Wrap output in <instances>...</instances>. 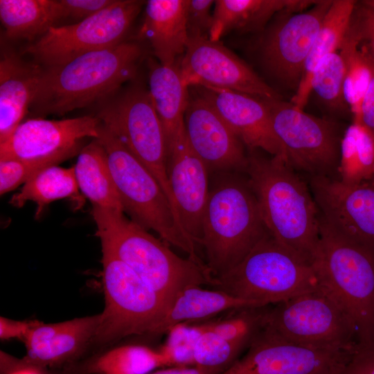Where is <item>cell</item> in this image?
<instances>
[{"label": "cell", "mask_w": 374, "mask_h": 374, "mask_svg": "<svg viewBox=\"0 0 374 374\" xmlns=\"http://www.w3.org/2000/svg\"><path fill=\"white\" fill-rule=\"evenodd\" d=\"M97 139L105 150L123 212L146 230L156 232L165 243L186 252L194 261L203 263L196 253V243L183 229L156 179L102 123Z\"/></svg>", "instance_id": "obj_6"}, {"label": "cell", "mask_w": 374, "mask_h": 374, "mask_svg": "<svg viewBox=\"0 0 374 374\" xmlns=\"http://www.w3.org/2000/svg\"><path fill=\"white\" fill-rule=\"evenodd\" d=\"M179 67L188 87H209L264 99H281L244 62L208 37H189Z\"/></svg>", "instance_id": "obj_15"}, {"label": "cell", "mask_w": 374, "mask_h": 374, "mask_svg": "<svg viewBox=\"0 0 374 374\" xmlns=\"http://www.w3.org/2000/svg\"><path fill=\"white\" fill-rule=\"evenodd\" d=\"M42 66L14 52H3L0 61V143L22 123L34 99Z\"/></svg>", "instance_id": "obj_22"}, {"label": "cell", "mask_w": 374, "mask_h": 374, "mask_svg": "<svg viewBox=\"0 0 374 374\" xmlns=\"http://www.w3.org/2000/svg\"><path fill=\"white\" fill-rule=\"evenodd\" d=\"M348 31L374 67V8L362 1L356 3Z\"/></svg>", "instance_id": "obj_39"}, {"label": "cell", "mask_w": 374, "mask_h": 374, "mask_svg": "<svg viewBox=\"0 0 374 374\" xmlns=\"http://www.w3.org/2000/svg\"><path fill=\"white\" fill-rule=\"evenodd\" d=\"M374 136L361 123L353 122L345 131L340 144L338 172L348 184L367 181L373 175Z\"/></svg>", "instance_id": "obj_32"}, {"label": "cell", "mask_w": 374, "mask_h": 374, "mask_svg": "<svg viewBox=\"0 0 374 374\" xmlns=\"http://www.w3.org/2000/svg\"><path fill=\"white\" fill-rule=\"evenodd\" d=\"M356 1L335 0L326 12L306 60L301 82L291 103L303 109L312 93L313 73L328 55L340 50L347 34Z\"/></svg>", "instance_id": "obj_25"}, {"label": "cell", "mask_w": 374, "mask_h": 374, "mask_svg": "<svg viewBox=\"0 0 374 374\" xmlns=\"http://www.w3.org/2000/svg\"><path fill=\"white\" fill-rule=\"evenodd\" d=\"M264 329L302 346L354 351V328L340 306L322 287L273 304Z\"/></svg>", "instance_id": "obj_10"}, {"label": "cell", "mask_w": 374, "mask_h": 374, "mask_svg": "<svg viewBox=\"0 0 374 374\" xmlns=\"http://www.w3.org/2000/svg\"><path fill=\"white\" fill-rule=\"evenodd\" d=\"M272 304L235 308L204 321L211 330L227 340L248 348L265 326Z\"/></svg>", "instance_id": "obj_34"}, {"label": "cell", "mask_w": 374, "mask_h": 374, "mask_svg": "<svg viewBox=\"0 0 374 374\" xmlns=\"http://www.w3.org/2000/svg\"><path fill=\"white\" fill-rule=\"evenodd\" d=\"M100 121L90 115L63 120L30 118L0 143V161L80 152L84 139H98Z\"/></svg>", "instance_id": "obj_17"}, {"label": "cell", "mask_w": 374, "mask_h": 374, "mask_svg": "<svg viewBox=\"0 0 374 374\" xmlns=\"http://www.w3.org/2000/svg\"><path fill=\"white\" fill-rule=\"evenodd\" d=\"M362 2L374 8V0H366Z\"/></svg>", "instance_id": "obj_47"}, {"label": "cell", "mask_w": 374, "mask_h": 374, "mask_svg": "<svg viewBox=\"0 0 374 374\" xmlns=\"http://www.w3.org/2000/svg\"><path fill=\"white\" fill-rule=\"evenodd\" d=\"M79 190L74 167L66 168L55 165L31 177L19 192L12 195L9 203L21 208L28 201L35 202V217L38 218L47 205L57 199L66 198L74 202L75 208L81 207L83 198Z\"/></svg>", "instance_id": "obj_31"}, {"label": "cell", "mask_w": 374, "mask_h": 374, "mask_svg": "<svg viewBox=\"0 0 374 374\" xmlns=\"http://www.w3.org/2000/svg\"><path fill=\"white\" fill-rule=\"evenodd\" d=\"M148 374H213L209 371L197 366L190 367H168L161 370L152 371Z\"/></svg>", "instance_id": "obj_46"}, {"label": "cell", "mask_w": 374, "mask_h": 374, "mask_svg": "<svg viewBox=\"0 0 374 374\" xmlns=\"http://www.w3.org/2000/svg\"><path fill=\"white\" fill-rule=\"evenodd\" d=\"M195 87L250 151L261 149L287 163L284 147L274 130L265 99L228 89Z\"/></svg>", "instance_id": "obj_20"}, {"label": "cell", "mask_w": 374, "mask_h": 374, "mask_svg": "<svg viewBox=\"0 0 374 374\" xmlns=\"http://www.w3.org/2000/svg\"><path fill=\"white\" fill-rule=\"evenodd\" d=\"M310 187L320 217L346 236L374 249V187L312 176Z\"/></svg>", "instance_id": "obj_16"}, {"label": "cell", "mask_w": 374, "mask_h": 374, "mask_svg": "<svg viewBox=\"0 0 374 374\" xmlns=\"http://www.w3.org/2000/svg\"><path fill=\"white\" fill-rule=\"evenodd\" d=\"M312 265L321 287L350 320L358 346L374 340V249L337 231L319 216Z\"/></svg>", "instance_id": "obj_4"}, {"label": "cell", "mask_w": 374, "mask_h": 374, "mask_svg": "<svg viewBox=\"0 0 374 374\" xmlns=\"http://www.w3.org/2000/svg\"><path fill=\"white\" fill-rule=\"evenodd\" d=\"M374 175V166H373V175ZM372 175V176H373Z\"/></svg>", "instance_id": "obj_49"}, {"label": "cell", "mask_w": 374, "mask_h": 374, "mask_svg": "<svg viewBox=\"0 0 374 374\" xmlns=\"http://www.w3.org/2000/svg\"><path fill=\"white\" fill-rule=\"evenodd\" d=\"M6 35L33 42L62 19L59 0H0Z\"/></svg>", "instance_id": "obj_29"}, {"label": "cell", "mask_w": 374, "mask_h": 374, "mask_svg": "<svg viewBox=\"0 0 374 374\" xmlns=\"http://www.w3.org/2000/svg\"><path fill=\"white\" fill-rule=\"evenodd\" d=\"M265 100L289 165L313 176L338 170L341 139L337 124L307 114L291 102Z\"/></svg>", "instance_id": "obj_12"}, {"label": "cell", "mask_w": 374, "mask_h": 374, "mask_svg": "<svg viewBox=\"0 0 374 374\" xmlns=\"http://www.w3.org/2000/svg\"><path fill=\"white\" fill-rule=\"evenodd\" d=\"M244 349L205 326L194 347L195 366L220 374L239 359Z\"/></svg>", "instance_id": "obj_36"}, {"label": "cell", "mask_w": 374, "mask_h": 374, "mask_svg": "<svg viewBox=\"0 0 374 374\" xmlns=\"http://www.w3.org/2000/svg\"><path fill=\"white\" fill-rule=\"evenodd\" d=\"M143 55L139 44L125 41L60 65L42 67L30 109L42 118L100 103L135 79Z\"/></svg>", "instance_id": "obj_1"}, {"label": "cell", "mask_w": 374, "mask_h": 374, "mask_svg": "<svg viewBox=\"0 0 374 374\" xmlns=\"http://www.w3.org/2000/svg\"><path fill=\"white\" fill-rule=\"evenodd\" d=\"M186 139L208 170H246L243 143L216 109L196 91L184 115Z\"/></svg>", "instance_id": "obj_18"}, {"label": "cell", "mask_w": 374, "mask_h": 374, "mask_svg": "<svg viewBox=\"0 0 374 374\" xmlns=\"http://www.w3.org/2000/svg\"><path fill=\"white\" fill-rule=\"evenodd\" d=\"M220 374H339L354 351L302 346L265 329Z\"/></svg>", "instance_id": "obj_13"}, {"label": "cell", "mask_w": 374, "mask_h": 374, "mask_svg": "<svg viewBox=\"0 0 374 374\" xmlns=\"http://www.w3.org/2000/svg\"><path fill=\"white\" fill-rule=\"evenodd\" d=\"M73 167L79 189L93 206L123 211L105 150L97 139L81 149Z\"/></svg>", "instance_id": "obj_28"}, {"label": "cell", "mask_w": 374, "mask_h": 374, "mask_svg": "<svg viewBox=\"0 0 374 374\" xmlns=\"http://www.w3.org/2000/svg\"><path fill=\"white\" fill-rule=\"evenodd\" d=\"M167 170L181 224L200 244L203 215L208 199V168L191 148L184 127L168 144Z\"/></svg>", "instance_id": "obj_19"}, {"label": "cell", "mask_w": 374, "mask_h": 374, "mask_svg": "<svg viewBox=\"0 0 374 374\" xmlns=\"http://www.w3.org/2000/svg\"><path fill=\"white\" fill-rule=\"evenodd\" d=\"M252 305H264L242 299L224 291L191 285L182 290L159 325L155 335H161L182 323L200 322L231 310Z\"/></svg>", "instance_id": "obj_26"}, {"label": "cell", "mask_w": 374, "mask_h": 374, "mask_svg": "<svg viewBox=\"0 0 374 374\" xmlns=\"http://www.w3.org/2000/svg\"><path fill=\"white\" fill-rule=\"evenodd\" d=\"M102 251L129 266L169 307L178 294L191 285H211L206 265L175 254L163 242L123 215V211L93 206Z\"/></svg>", "instance_id": "obj_3"}, {"label": "cell", "mask_w": 374, "mask_h": 374, "mask_svg": "<svg viewBox=\"0 0 374 374\" xmlns=\"http://www.w3.org/2000/svg\"><path fill=\"white\" fill-rule=\"evenodd\" d=\"M211 286L264 305L321 287L312 265L280 244L269 233L232 269L214 277Z\"/></svg>", "instance_id": "obj_7"}, {"label": "cell", "mask_w": 374, "mask_h": 374, "mask_svg": "<svg viewBox=\"0 0 374 374\" xmlns=\"http://www.w3.org/2000/svg\"><path fill=\"white\" fill-rule=\"evenodd\" d=\"M75 154L63 152L45 157L0 161V194L4 195L26 183L34 175Z\"/></svg>", "instance_id": "obj_38"}, {"label": "cell", "mask_w": 374, "mask_h": 374, "mask_svg": "<svg viewBox=\"0 0 374 374\" xmlns=\"http://www.w3.org/2000/svg\"><path fill=\"white\" fill-rule=\"evenodd\" d=\"M102 253L105 308L94 344L107 346L132 335H155L169 307L129 266Z\"/></svg>", "instance_id": "obj_8"}, {"label": "cell", "mask_w": 374, "mask_h": 374, "mask_svg": "<svg viewBox=\"0 0 374 374\" xmlns=\"http://www.w3.org/2000/svg\"><path fill=\"white\" fill-rule=\"evenodd\" d=\"M204 330V321L182 323L170 328L166 343L159 349L165 367L195 366L194 347Z\"/></svg>", "instance_id": "obj_37"}, {"label": "cell", "mask_w": 374, "mask_h": 374, "mask_svg": "<svg viewBox=\"0 0 374 374\" xmlns=\"http://www.w3.org/2000/svg\"><path fill=\"white\" fill-rule=\"evenodd\" d=\"M372 67L373 75L362 102L359 123L374 136V67Z\"/></svg>", "instance_id": "obj_45"}, {"label": "cell", "mask_w": 374, "mask_h": 374, "mask_svg": "<svg viewBox=\"0 0 374 374\" xmlns=\"http://www.w3.org/2000/svg\"><path fill=\"white\" fill-rule=\"evenodd\" d=\"M38 320H13L1 317L0 339L1 341L20 339L24 341L28 332L37 325Z\"/></svg>", "instance_id": "obj_43"}, {"label": "cell", "mask_w": 374, "mask_h": 374, "mask_svg": "<svg viewBox=\"0 0 374 374\" xmlns=\"http://www.w3.org/2000/svg\"><path fill=\"white\" fill-rule=\"evenodd\" d=\"M1 371L3 374H44L43 369L26 364L1 352Z\"/></svg>", "instance_id": "obj_44"}, {"label": "cell", "mask_w": 374, "mask_h": 374, "mask_svg": "<svg viewBox=\"0 0 374 374\" xmlns=\"http://www.w3.org/2000/svg\"><path fill=\"white\" fill-rule=\"evenodd\" d=\"M114 0H59L62 19H72L76 22L89 18L105 9Z\"/></svg>", "instance_id": "obj_41"}, {"label": "cell", "mask_w": 374, "mask_h": 374, "mask_svg": "<svg viewBox=\"0 0 374 374\" xmlns=\"http://www.w3.org/2000/svg\"><path fill=\"white\" fill-rule=\"evenodd\" d=\"M183 82L179 65L152 69L149 93L161 123L167 145L184 127V115L190 93Z\"/></svg>", "instance_id": "obj_27"}, {"label": "cell", "mask_w": 374, "mask_h": 374, "mask_svg": "<svg viewBox=\"0 0 374 374\" xmlns=\"http://www.w3.org/2000/svg\"><path fill=\"white\" fill-rule=\"evenodd\" d=\"M339 374H374V340L359 345Z\"/></svg>", "instance_id": "obj_42"}, {"label": "cell", "mask_w": 374, "mask_h": 374, "mask_svg": "<svg viewBox=\"0 0 374 374\" xmlns=\"http://www.w3.org/2000/svg\"><path fill=\"white\" fill-rule=\"evenodd\" d=\"M332 1L317 2L308 9L282 18L265 34L260 44L267 72L290 88H298L305 64Z\"/></svg>", "instance_id": "obj_14"}, {"label": "cell", "mask_w": 374, "mask_h": 374, "mask_svg": "<svg viewBox=\"0 0 374 374\" xmlns=\"http://www.w3.org/2000/svg\"><path fill=\"white\" fill-rule=\"evenodd\" d=\"M160 367H165V364L159 349L124 344L67 366L66 374H148Z\"/></svg>", "instance_id": "obj_30"}, {"label": "cell", "mask_w": 374, "mask_h": 374, "mask_svg": "<svg viewBox=\"0 0 374 374\" xmlns=\"http://www.w3.org/2000/svg\"><path fill=\"white\" fill-rule=\"evenodd\" d=\"M188 0H150L145 3L140 37L148 41L159 64L171 66L184 55L188 41Z\"/></svg>", "instance_id": "obj_23"}, {"label": "cell", "mask_w": 374, "mask_h": 374, "mask_svg": "<svg viewBox=\"0 0 374 374\" xmlns=\"http://www.w3.org/2000/svg\"><path fill=\"white\" fill-rule=\"evenodd\" d=\"M100 313L58 323L39 321L23 342L28 364L41 369L71 365L94 344Z\"/></svg>", "instance_id": "obj_21"}, {"label": "cell", "mask_w": 374, "mask_h": 374, "mask_svg": "<svg viewBox=\"0 0 374 374\" xmlns=\"http://www.w3.org/2000/svg\"><path fill=\"white\" fill-rule=\"evenodd\" d=\"M345 72V61L339 51L323 59L313 73L312 91L331 110H341L347 105L344 97Z\"/></svg>", "instance_id": "obj_35"}, {"label": "cell", "mask_w": 374, "mask_h": 374, "mask_svg": "<svg viewBox=\"0 0 374 374\" xmlns=\"http://www.w3.org/2000/svg\"><path fill=\"white\" fill-rule=\"evenodd\" d=\"M366 181H367L371 186L374 187V175Z\"/></svg>", "instance_id": "obj_48"}, {"label": "cell", "mask_w": 374, "mask_h": 374, "mask_svg": "<svg viewBox=\"0 0 374 374\" xmlns=\"http://www.w3.org/2000/svg\"><path fill=\"white\" fill-rule=\"evenodd\" d=\"M346 66L344 97L352 115L353 122L360 123L362 105L369 86L373 67L358 46L356 38L348 32L339 50Z\"/></svg>", "instance_id": "obj_33"}, {"label": "cell", "mask_w": 374, "mask_h": 374, "mask_svg": "<svg viewBox=\"0 0 374 374\" xmlns=\"http://www.w3.org/2000/svg\"><path fill=\"white\" fill-rule=\"evenodd\" d=\"M268 233L248 181L228 177L209 191L200 244L213 278L232 269Z\"/></svg>", "instance_id": "obj_5"}, {"label": "cell", "mask_w": 374, "mask_h": 374, "mask_svg": "<svg viewBox=\"0 0 374 374\" xmlns=\"http://www.w3.org/2000/svg\"><path fill=\"white\" fill-rule=\"evenodd\" d=\"M96 116L156 179L179 221L168 176L166 139L149 90L135 84L118 91L98 103Z\"/></svg>", "instance_id": "obj_9"}, {"label": "cell", "mask_w": 374, "mask_h": 374, "mask_svg": "<svg viewBox=\"0 0 374 374\" xmlns=\"http://www.w3.org/2000/svg\"><path fill=\"white\" fill-rule=\"evenodd\" d=\"M317 1L309 0H216L208 38L214 42L233 30L254 32L264 28L277 13L304 11Z\"/></svg>", "instance_id": "obj_24"}, {"label": "cell", "mask_w": 374, "mask_h": 374, "mask_svg": "<svg viewBox=\"0 0 374 374\" xmlns=\"http://www.w3.org/2000/svg\"><path fill=\"white\" fill-rule=\"evenodd\" d=\"M144 1L114 0L84 20L51 27L30 42L24 53L42 67L66 63L80 55L109 48L125 41Z\"/></svg>", "instance_id": "obj_11"}, {"label": "cell", "mask_w": 374, "mask_h": 374, "mask_svg": "<svg viewBox=\"0 0 374 374\" xmlns=\"http://www.w3.org/2000/svg\"><path fill=\"white\" fill-rule=\"evenodd\" d=\"M247 156L246 171L263 223L280 244L312 265L319 239V211L305 183L283 158Z\"/></svg>", "instance_id": "obj_2"}, {"label": "cell", "mask_w": 374, "mask_h": 374, "mask_svg": "<svg viewBox=\"0 0 374 374\" xmlns=\"http://www.w3.org/2000/svg\"><path fill=\"white\" fill-rule=\"evenodd\" d=\"M213 0H188L186 10L189 37H208L213 24L211 8Z\"/></svg>", "instance_id": "obj_40"}]
</instances>
